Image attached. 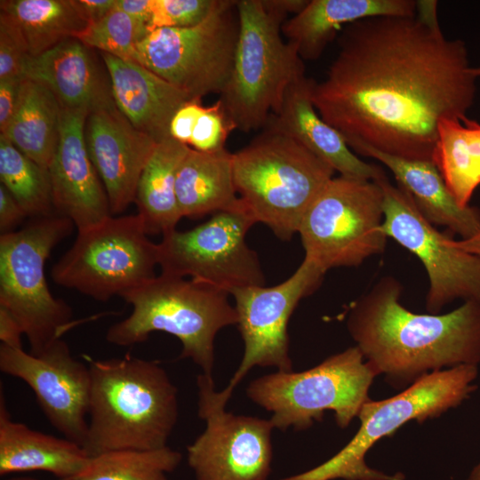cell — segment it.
Masks as SVG:
<instances>
[{"instance_id":"1","label":"cell","mask_w":480,"mask_h":480,"mask_svg":"<svg viewBox=\"0 0 480 480\" xmlns=\"http://www.w3.org/2000/svg\"><path fill=\"white\" fill-rule=\"evenodd\" d=\"M437 5L417 1L413 15L370 17L341 29L312 100L351 149L433 162L440 120L468 117L477 78L465 43L444 35Z\"/></svg>"},{"instance_id":"2","label":"cell","mask_w":480,"mask_h":480,"mask_svg":"<svg viewBox=\"0 0 480 480\" xmlns=\"http://www.w3.org/2000/svg\"><path fill=\"white\" fill-rule=\"evenodd\" d=\"M403 286L381 277L349 307L346 325L364 359L397 389L433 372L480 364V303L445 314H418L401 304Z\"/></svg>"},{"instance_id":"3","label":"cell","mask_w":480,"mask_h":480,"mask_svg":"<svg viewBox=\"0 0 480 480\" xmlns=\"http://www.w3.org/2000/svg\"><path fill=\"white\" fill-rule=\"evenodd\" d=\"M91 388L84 448L94 456L116 450L167 446L178 420V389L154 361L126 356L89 362Z\"/></svg>"},{"instance_id":"4","label":"cell","mask_w":480,"mask_h":480,"mask_svg":"<svg viewBox=\"0 0 480 480\" xmlns=\"http://www.w3.org/2000/svg\"><path fill=\"white\" fill-rule=\"evenodd\" d=\"M238 197L256 223L284 241L298 233L306 212L335 171L298 140L266 124L233 153Z\"/></svg>"},{"instance_id":"5","label":"cell","mask_w":480,"mask_h":480,"mask_svg":"<svg viewBox=\"0 0 480 480\" xmlns=\"http://www.w3.org/2000/svg\"><path fill=\"white\" fill-rule=\"evenodd\" d=\"M228 296L201 282L161 273L120 295L132 312L108 329L106 340L129 347L155 332L171 334L181 343L180 358L191 359L204 374L212 376L215 337L222 328L237 324Z\"/></svg>"},{"instance_id":"6","label":"cell","mask_w":480,"mask_h":480,"mask_svg":"<svg viewBox=\"0 0 480 480\" xmlns=\"http://www.w3.org/2000/svg\"><path fill=\"white\" fill-rule=\"evenodd\" d=\"M239 34L229 78L219 99L244 132L263 128L282 104L288 86L305 73L296 50L282 38L286 17L262 0H236Z\"/></svg>"},{"instance_id":"7","label":"cell","mask_w":480,"mask_h":480,"mask_svg":"<svg viewBox=\"0 0 480 480\" xmlns=\"http://www.w3.org/2000/svg\"><path fill=\"white\" fill-rule=\"evenodd\" d=\"M477 376L478 366L462 364L426 374L389 398L369 399L358 413L357 432L338 453L316 468L279 480H404L403 475L368 467L367 452L409 421L422 423L460 405L476 389Z\"/></svg>"},{"instance_id":"8","label":"cell","mask_w":480,"mask_h":480,"mask_svg":"<svg viewBox=\"0 0 480 480\" xmlns=\"http://www.w3.org/2000/svg\"><path fill=\"white\" fill-rule=\"evenodd\" d=\"M379 376L356 346L332 355L302 372H282L250 382L246 395L271 412L275 428L301 431L322 420L326 411L334 412L337 426L345 428L369 398V389Z\"/></svg>"},{"instance_id":"9","label":"cell","mask_w":480,"mask_h":480,"mask_svg":"<svg viewBox=\"0 0 480 480\" xmlns=\"http://www.w3.org/2000/svg\"><path fill=\"white\" fill-rule=\"evenodd\" d=\"M74 228L69 219L54 213L0 236V307L18 322L33 355L74 324L71 308L52 294L44 273L52 251Z\"/></svg>"},{"instance_id":"10","label":"cell","mask_w":480,"mask_h":480,"mask_svg":"<svg viewBox=\"0 0 480 480\" xmlns=\"http://www.w3.org/2000/svg\"><path fill=\"white\" fill-rule=\"evenodd\" d=\"M157 266L158 244L149 240L136 213L109 216L77 231L51 276L60 286L107 301L153 279Z\"/></svg>"},{"instance_id":"11","label":"cell","mask_w":480,"mask_h":480,"mask_svg":"<svg viewBox=\"0 0 480 480\" xmlns=\"http://www.w3.org/2000/svg\"><path fill=\"white\" fill-rule=\"evenodd\" d=\"M383 219V193L376 181L333 177L300 224L304 258L325 273L357 267L384 252L388 237L381 229Z\"/></svg>"},{"instance_id":"12","label":"cell","mask_w":480,"mask_h":480,"mask_svg":"<svg viewBox=\"0 0 480 480\" xmlns=\"http://www.w3.org/2000/svg\"><path fill=\"white\" fill-rule=\"evenodd\" d=\"M238 34L236 1L218 0L198 25L148 33L138 44L136 62L191 99L220 94L230 76Z\"/></svg>"},{"instance_id":"13","label":"cell","mask_w":480,"mask_h":480,"mask_svg":"<svg viewBox=\"0 0 480 480\" xmlns=\"http://www.w3.org/2000/svg\"><path fill=\"white\" fill-rule=\"evenodd\" d=\"M254 224L240 200L237 207L216 212L191 229L164 235L158 244L161 273L188 276L229 295L236 289L265 285L258 255L245 240Z\"/></svg>"},{"instance_id":"14","label":"cell","mask_w":480,"mask_h":480,"mask_svg":"<svg viewBox=\"0 0 480 480\" xmlns=\"http://www.w3.org/2000/svg\"><path fill=\"white\" fill-rule=\"evenodd\" d=\"M373 180L383 193V233L414 254L427 271V311L438 314L456 300L480 303V257L460 250L454 239L439 232L384 170Z\"/></svg>"},{"instance_id":"15","label":"cell","mask_w":480,"mask_h":480,"mask_svg":"<svg viewBox=\"0 0 480 480\" xmlns=\"http://www.w3.org/2000/svg\"><path fill=\"white\" fill-rule=\"evenodd\" d=\"M197 413L204 430L187 447L196 480H268L273 447L270 420L226 411L212 376L196 378Z\"/></svg>"},{"instance_id":"16","label":"cell","mask_w":480,"mask_h":480,"mask_svg":"<svg viewBox=\"0 0 480 480\" xmlns=\"http://www.w3.org/2000/svg\"><path fill=\"white\" fill-rule=\"evenodd\" d=\"M324 274L304 258L295 272L276 285L249 286L230 292L235 300L244 355L227 387L218 392L224 403L228 404L236 386L255 366L292 371L289 320L299 302L319 287Z\"/></svg>"},{"instance_id":"17","label":"cell","mask_w":480,"mask_h":480,"mask_svg":"<svg viewBox=\"0 0 480 480\" xmlns=\"http://www.w3.org/2000/svg\"><path fill=\"white\" fill-rule=\"evenodd\" d=\"M0 370L29 386L45 417L64 437L84 446L91 388L89 366L58 339L38 355L0 345Z\"/></svg>"},{"instance_id":"18","label":"cell","mask_w":480,"mask_h":480,"mask_svg":"<svg viewBox=\"0 0 480 480\" xmlns=\"http://www.w3.org/2000/svg\"><path fill=\"white\" fill-rule=\"evenodd\" d=\"M89 114L84 109L62 108L60 141L48 167L54 212L69 219L77 231L112 216L108 195L85 144Z\"/></svg>"},{"instance_id":"19","label":"cell","mask_w":480,"mask_h":480,"mask_svg":"<svg viewBox=\"0 0 480 480\" xmlns=\"http://www.w3.org/2000/svg\"><path fill=\"white\" fill-rule=\"evenodd\" d=\"M84 140L111 214H120L134 203L140 177L158 142L133 127L116 107L88 115Z\"/></svg>"},{"instance_id":"20","label":"cell","mask_w":480,"mask_h":480,"mask_svg":"<svg viewBox=\"0 0 480 480\" xmlns=\"http://www.w3.org/2000/svg\"><path fill=\"white\" fill-rule=\"evenodd\" d=\"M76 37H69L44 53L27 56L22 76L42 84L61 108L92 113L116 108L105 62Z\"/></svg>"},{"instance_id":"21","label":"cell","mask_w":480,"mask_h":480,"mask_svg":"<svg viewBox=\"0 0 480 480\" xmlns=\"http://www.w3.org/2000/svg\"><path fill=\"white\" fill-rule=\"evenodd\" d=\"M313 83L305 73L294 79L279 110L267 124L298 140L340 175L373 180L383 169L359 158L342 135L320 116L312 100Z\"/></svg>"},{"instance_id":"22","label":"cell","mask_w":480,"mask_h":480,"mask_svg":"<svg viewBox=\"0 0 480 480\" xmlns=\"http://www.w3.org/2000/svg\"><path fill=\"white\" fill-rule=\"evenodd\" d=\"M100 53L109 74L117 109L133 127L156 142L171 137L173 115L191 98L135 61Z\"/></svg>"},{"instance_id":"23","label":"cell","mask_w":480,"mask_h":480,"mask_svg":"<svg viewBox=\"0 0 480 480\" xmlns=\"http://www.w3.org/2000/svg\"><path fill=\"white\" fill-rule=\"evenodd\" d=\"M417 11L413 0H308L287 19L281 31L304 60H317L347 25L375 16H407Z\"/></svg>"},{"instance_id":"24","label":"cell","mask_w":480,"mask_h":480,"mask_svg":"<svg viewBox=\"0 0 480 480\" xmlns=\"http://www.w3.org/2000/svg\"><path fill=\"white\" fill-rule=\"evenodd\" d=\"M352 150L388 167L398 186L410 195L431 224L444 226L461 239L480 233V210L471 205L462 207L457 203L433 162L393 156L367 146H358Z\"/></svg>"},{"instance_id":"25","label":"cell","mask_w":480,"mask_h":480,"mask_svg":"<svg viewBox=\"0 0 480 480\" xmlns=\"http://www.w3.org/2000/svg\"><path fill=\"white\" fill-rule=\"evenodd\" d=\"M90 456L80 444L14 421L0 395V475L44 471L60 480L73 479Z\"/></svg>"},{"instance_id":"26","label":"cell","mask_w":480,"mask_h":480,"mask_svg":"<svg viewBox=\"0 0 480 480\" xmlns=\"http://www.w3.org/2000/svg\"><path fill=\"white\" fill-rule=\"evenodd\" d=\"M233 153L227 148L201 152L190 148L176 178V197L182 218L197 219L237 207Z\"/></svg>"},{"instance_id":"27","label":"cell","mask_w":480,"mask_h":480,"mask_svg":"<svg viewBox=\"0 0 480 480\" xmlns=\"http://www.w3.org/2000/svg\"><path fill=\"white\" fill-rule=\"evenodd\" d=\"M190 147L172 137L159 141L140 177L135 201L145 232L162 236L174 229L180 219L176 178Z\"/></svg>"},{"instance_id":"28","label":"cell","mask_w":480,"mask_h":480,"mask_svg":"<svg viewBox=\"0 0 480 480\" xmlns=\"http://www.w3.org/2000/svg\"><path fill=\"white\" fill-rule=\"evenodd\" d=\"M61 110L59 100L48 88L23 77L14 114L0 134L48 169L60 141Z\"/></svg>"},{"instance_id":"29","label":"cell","mask_w":480,"mask_h":480,"mask_svg":"<svg viewBox=\"0 0 480 480\" xmlns=\"http://www.w3.org/2000/svg\"><path fill=\"white\" fill-rule=\"evenodd\" d=\"M432 161L457 203L470 205L480 186V123L468 117L442 118Z\"/></svg>"},{"instance_id":"30","label":"cell","mask_w":480,"mask_h":480,"mask_svg":"<svg viewBox=\"0 0 480 480\" xmlns=\"http://www.w3.org/2000/svg\"><path fill=\"white\" fill-rule=\"evenodd\" d=\"M0 12L14 24L28 56H37L88 27L75 0H2Z\"/></svg>"},{"instance_id":"31","label":"cell","mask_w":480,"mask_h":480,"mask_svg":"<svg viewBox=\"0 0 480 480\" xmlns=\"http://www.w3.org/2000/svg\"><path fill=\"white\" fill-rule=\"evenodd\" d=\"M182 455L168 445L154 450H116L91 456L72 480H168Z\"/></svg>"},{"instance_id":"32","label":"cell","mask_w":480,"mask_h":480,"mask_svg":"<svg viewBox=\"0 0 480 480\" xmlns=\"http://www.w3.org/2000/svg\"><path fill=\"white\" fill-rule=\"evenodd\" d=\"M0 180L30 219L55 213L48 169L27 156L2 134Z\"/></svg>"},{"instance_id":"33","label":"cell","mask_w":480,"mask_h":480,"mask_svg":"<svg viewBox=\"0 0 480 480\" xmlns=\"http://www.w3.org/2000/svg\"><path fill=\"white\" fill-rule=\"evenodd\" d=\"M148 34L145 27L115 4L103 19L88 25L76 38L100 52L136 62L138 44Z\"/></svg>"},{"instance_id":"34","label":"cell","mask_w":480,"mask_h":480,"mask_svg":"<svg viewBox=\"0 0 480 480\" xmlns=\"http://www.w3.org/2000/svg\"><path fill=\"white\" fill-rule=\"evenodd\" d=\"M218 0H154L148 33L163 28H189L204 21Z\"/></svg>"},{"instance_id":"35","label":"cell","mask_w":480,"mask_h":480,"mask_svg":"<svg viewBox=\"0 0 480 480\" xmlns=\"http://www.w3.org/2000/svg\"><path fill=\"white\" fill-rule=\"evenodd\" d=\"M236 130L222 103L218 100L205 107L197 119L189 145L201 152H212L225 148L229 133Z\"/></svg>"},{"instance_id":"36","label":"cell","mask_w":480,"mask_h":480,"mask_svg":"<svg viewBox=\"0 0 480 480\" xmlns=\"http://www.w3.org/2000/svg\"><path fill=\"white\" fill-rule=\"evenodd\" d=\"M28 56L26 45L12 21L0 12V79L22 76V65Z\"/></svg>"},{"instance_id":"37","label":"cell","mask_w":480,"mask_h":480,"mask_svg":"<svg viewBox=\"0 0 480 480\" xmlns=\"http://www.w3.org/2000/svg\"><path fill=\"white\" fill-rule=\"evenodd\" d=\"M205 107L202 105V99H190L186 101L173 115L169 127L170 136L189 146L193 130L197 119Z\"/></svg>"},{"instance_id":"38","label":"cell","mask_w":480,"mask_h":480,"mask_svg":"<svg viewBox=\"0 0 480 480\" xmlns=\"http://www.w3.org/2000/svg\"><path fill=\"white\" fill-rule=\"evenodd\" d=\"M23 76L0 79V132L10 123L19 100Z\"/></svg>"},{"instance_id":"39","label":"cell","mask_w":480,"mask_h":480,"mask_svg":"<svg viewBox=\"0 0 480 480\" xmlns=\"http://www.w3.org/2000/svg\"><path fill=\"white\" fill-rule=\"evenodd\" d=\"M27 214L16 199L0 185V232L1 235L13 232L27 218Z\"/></svg>"},{"instance_id":"40","label":"cell","mask_w":480,"mask_h":480,"mask_svg":"<svg viewBox=\"0 0 480 480\" xmlns=\"http://www.w3.org/2000/svg\"><path fill=\"white\" fill-rule=\"evenodd\" d=\"M116 6L145 27L148 32L154 0H116Z\"/></svg>"},{"instance_id":"41","label":"cell","mask_w":480,"mask_h":480,"mask_svg":"<svg viewBox=\"0 0 480 480\" xmlns=\"http://www.w3.org/2000/svg\"><path fill=\"white\" fill-rule=\"evenodd\" d=\"M22 335L24 334L18 322L6 309L0 307L1 344L14 348H23Z\"/></svg>"},{"instance_id":"42","label":"cell","mask_w":480,"mask_h":480,"mask_svg":"<svg viewBox=\"0 0 480 480\" xmlns=\"http://www.w3.org/2000/svg\"><path fill=\"white\" fill-rule=\"evenodd\" d=\"M89 25L103 19L115 6L116 0H75Z\"/></svg>"},{"instance_id":"43","label":"cell","mask_w":480,"mask_h":480,"mask_svg":"<svg viewBox=\"0 0 480 480\" xmlns=\"http://www.w3.org/2000/svg\"><path fill=\"white\" fill-rule=\"evenodd\" d=\"M264 5L284 17L288 14L299 13L308 4V0H262Z\"/></svg>"},{"instance_id":"44","label":"cell","mask_w":480,"mask_h":480,"mask_svg":"<svg viewBox=\"0 0 480 480\" xmlns=\"http://www.w3.org/2000/svg\"><path fill=\"white\" fill-rule=\"evenodd\" d=\"M454 243L460 250L480 257V233L468 239L454 240Z\"/></svg>"},{"instance_id":"45","label":"cell","mask_w":480,"mask_h":480,"mask_svg":"<svg viewBox=\"0 0 480 480\" xmlns=\"http://www.w3.org/2000/svg\"><path fill=\"white\" fill-rule=\"evenodd\" d=\"M466 480H480V462L471 470Z\"/></svg>"},{"instance_id":"46","label":"cell","mask_w":480,"mask_h":480,"mask_svg":"<svg viewBox=\"0 0 480 480\" xmlns=\"http://www.w3.org/2000/svg\"><path fill=\"white\" fill-rule=\"evenodd\" d=\"M470 71L476 78L480 77V66H477V67L472 66L470 68Z\"/></svg>"},{"instance_id":"47","label":"cell","mask_w":480,"mask_h":480,"mask_svg":"<svg viewBox=\"0 0 480 480\" xmlns=\"http://www.w3.org/2000/svg\"><path fill=\"white\" fill-rule=\"evenodd\" d=\"M7 480H36V479L27 478V477H13ZM66 480H72V479H66Z\"/></svg>"}]
</instances>
